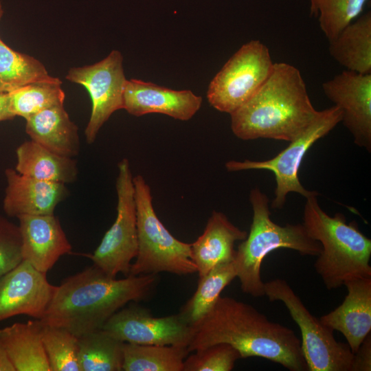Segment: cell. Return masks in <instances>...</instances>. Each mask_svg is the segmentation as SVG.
<instances>
[{"instance_id":"cell-1","label":"cell","mask_w":371,"mask_h":371,"mask_svg":"<svg viewBox=\"0 0 371 371\" xmlns=\"http://www.w3.org/2000/svg\"><path fill=\"white\" fill-rule=\"evenodd\" d=\"M218 343L232 346L241 358L261 357L290 371L307 370L301 341L292 329L270 321L251 305L228 296H220L192 328L188 351Z\"/></svg>"},{"instance_id":"cell-2","label":"cell","mask_w":371,"mask_h":371,"mask_svg":"<svg viewBox=\"0 0 371 371\" xmlns=\"http://www.w3.org/2000/svg\"><path fill=\"white\" fill-rule=\"evenodd\" d=\"M157 282L156 274L116 279L93 265L64 279L57 286L43 324L63 328L78 337L100 330L128 302L147 299Z\"/></svg>"},{"instance_id":"cell-3","label":"cell","mask_w":371,"mask_h":371,"mask_svg":"<svg viewBox=\"0 0 371 371\" xmlns=\"http://www.w3.org/2000/svg\"><path fill=\"white\" fill-rule=\"evenodd\" d=\"M317 111L297 68L276 63L267 80L245 104L230 114L239 139L291 142L311 124Z\"/></svg>"},{"instance_id":"cell-4","label":"cell","mask_w":371,"mask_h":371,"mask_svg":"<svg viewBox=\"0 0 371 371\" xmlns=\"http://www.w3.org/2000/svg\"><path fill=\"white\" fill-rule=\"evenodd\" d=\"M317 195L306 198L303 225L322 246L314 267L325 286L331 290L352 278H371V240L355 221L347 223L343 214L329 216L320 207Z\"/></svg>"},{"instance_id":"cell-5","label":"cell","mask_w":371,"mask_h":371,"mask_svg":"<svg viewBox=\"0 0 371 371\" xmlns=\"http://www.w3.org/2000/svg\"><path fill=\"white\" fill-rule=\"evenodd\" d=\"M253 217L247 238L239 244L234 259L236 278L243 293L258 297L265 295L260 269L265 258L278 249H289L302 256H317L320 243L307 233L303 223L284 226L271 218L269 199L258 188L251 190Z\"/></svg>"},{"instance_id":"cell-6","label":"cell","mask_w":371,"mask_h":371,"mask_svg":"<svg viewBox=\"0 0 371 371\" xmlns=\"http://www.w3.org/2000/svg\"><path fill=\"white\" fill-rule=\"evenodd\" d=\"M138 251L128 276L168 272L186 276L197 271L191 243L177 239L157 216L150 188L143 176L133 177Z\"/></svg>"},{"instance_id":"cell-7","label":"cell","mask_w":371,"mask_h":371,"mask_svg":"<svg viewBox=\"0 0 371 371\" xmlns=\"http://www.w3.org/2000/svg\"><path fill=\"white\" fill-rule=\"evenodd\" d=\"M264 290L271 302L280 301L285 305L299 326L308 371H350L354 353L348 344L336 340L333 331L310 313L285 280L266 282Z\"/></svg>"},{"instance_id":"cell-8","label":"cell","mask_w":371,"mask_h":371,"mask_svg":"<svg viewBox=\"0 0 371 371\" xmlns=\"http://www.w3.org/2000/svg\"><path fill=\"white\" fill-rule=\"evenodd\" d=\"M342 113L335 105L318 113L311 124L289 145L274 157L264 161L231 160L225 164L228 171L266 170L273 172L276 180L274 198L271 207L281 209L290 192L305 198L318 194L305 189L300 181L298 172L303 159L311 147L341 122Z\"/></svg>"},{"instance_id":"cell-9","label":"cell","mask_w":371,"mask_h":371,"mask_svg":"<svg viewBox=\"0 0 371 371\" xmlns=\"http://www.w3.org/2000/svg\"><path fill=\"white\" fill-rule=\"evenodd\" d=\"M269 49L258 40L242 45L209 84L207 99L218 111L229 115L249 100L273 69Z\"/></svg>"},{"instance_id":"cell-10","label":"cell","mask_w":371,"mask_h":371,"mask_svg":"<svg viewBox=\"0 0 371 371\" xmlns=\"http://www.w3.org/2000/svg\"><path fill=\"white\" fill-rule=\"evenodd\" d=\"M117 168V216L90 256L94 266L112 277L119 273L128 276L131 261L138 251L135 190L129 161L122 159Z\"/></svg>"},{"instance_id":"cell-11","label":"cell","mask_w":371,"mask_h":371,"mask_svg":"<svg viewBox=\"0 0 371 371\" xmlns=\"http://www.w3.org/2000/svg\"><path fill=\"white\" fill-rule=\"evenodd\" d=\"M120 52L113 50L106 58L93 65L71 68L66 79L82 85L89 93L92 108L85 135L92 144L103 124L116 111L123 109L126 82Z\"/></svg>"},{"instance_id":"cell-12","label":"cell","mask_w":371,"mask_h":371,"mask_svg":"<svg viewBox=\"0 0 371 371\" xmlns=\"http://www.w3.org/2000/svg\"><path fill=\"white\" fill-rule=\"evenodd\" d=\"M123 342L187 347L192 328L178 314L155 317L142 306L131 305L113 314L102 328Z\"/></svg>"},{"instance_id":"cell-13","label":"cell","mask_w":371,"mask_h":371,"mask_svg":"<svg viewBox=\"0 0 371 371\" xmlns=\"http://www.w3.org/2000/svg\"><path fill=\"white\" fill-rule=\"evenodd\" d=\"M326 97L341 111L343 122L355 143L371 150V74L345 70L324 82Z\"/></svg>"},{"instance_id":"cell-14","label":"cell","mask_w":371,"mask_h":371,"mask_svg":"<svg viewBox=\"0 0 371 371\" xmlns=\"http://www.w3.org/2000/svg\"><path fill=\"white\" fill-rule=\"evenodd\" d=\"M46 275L22 260L0 278V322L19 315L43 317L57 287Z\"/></svg>"},{"instance_id":"cell-15","label":"cell","mask_w":371,"mask_h":371,"mask_svg":"<svg viewBox=\"0 0 371 371\" xmlns=\"http://www.w3.org/2000/svg\"><path fill=\"white\" fill-rule=\"evenodd\" d=\"M202 102L190 90H174L138 79L127 80L123 94V109L136 117L161 113L187 121L200 109Z\"/></svg>"},{"instance_id":"cell-16","label":"cell","mask_w":371,"mask_h":371,"mask_svg":"<svg viewBox=\"0 0 371 371\" xmlns=\"http://www.w3.org/2000/svg\"><path fill=\"white\" fill-rule=\"evenodd\" d=\"M16 218L23 260L37 270L47 273L62 256L71 252V245L54 214L21 215Z\"/></svg>"},{"instance_id":"cell-17","label":"cell","mask_w":371,"mask_h":371,"mask_svg":"<svg viewBox=\"0 0 371 371\" xmlns=\"http://www.w3.org/2000/svg\"><path fill=\"white\" fill-rule=\"evenodd\" d=\"M5 176L3 209L11 217L54 214L56 205L68 195L65 183L34 179L10 168L5 169Z\"/></svg>"},{"instance_id":"cell-18","label":"cell","mask_w":371,"mask_h":371,"mask_svg":"<svg viewBox=\"0 0 371 371\" xmlns=\"http://www.w3.org/2000/svg\"><path fill=\"white\" fill-rule=\"evenodd\" d=\"M348 293L335 309L319 320L326 327L340 332L355 353L371 331V278L346 281Z\"/></svg>"},{"instance_id":"cell-19","label":"cell","mask_w":371,"mask_h":371,"mask_svg":"<svg viewBox=\"0 0 371 371\" xmlns=\"http://www.w3.org/2000/svg\"><path fill=\"white\" fill-rule=\"evenodd\" d=\"M247 234L223 213L213 211L203 234L191 243L192 259L199 278L219 265L234 261V243L244 240Z\"/></svg>"},{"instance_id":"cell-20","label":"cell","mask_w":371,"mask_h":371,"mask_svg":"<svg viewBox=\"0 0 371 371\" xmlns=\"http://www.w3.org/2000/svg\"><path fill=\"white\" fill-rule=\"evenodd\" d=\"M25 120V132L31 140L63 156L74 157L79 153L78 127L63 104L45 109Z\"/></svg>"},{"instance_id":"cell-21","label":"cell","mask_w":371,"mask_h":371,"mask_svg":"<svg viewBox=\"0 0 371 371\" xmlns=\"http://www.w3.org/2000/svg\"><path fill=\"white\" fill-rule=\"evenodd\" d=\"M39 319L14 323L0 329L3 344L16 371H50Z\"/></svg>"},{"instance_id":"cell-22","label":"cell","mask_w":371,"mask_h":371,"mask_svg":"<svg viewBox=\"0 0 371 371\" xmlns=\"http://www.w3.org/2000/svg\"><path fill=\"white\" fill-rule=\"evenodd\" d=\"M15 170L22 175L47 181L68 183L78 177L76 161L56 154L30 140L16 150Z\"/></svg>"},{"instance_id":"cell-23","label":"cell","mask_w":371,"mask_h":371,"mask_svg":"<svg viewBox=\"0 0 371 371\" xmlns=\"http://www.w3.org/2000/svg\"><path fill=\"white\" fill-rule=\"evenodd\" d=\"M330 55L347 70L371 74V12L361 16L328 41Z\"/></svg>"},{"instance_id":"cell-24","label":"cell","mask_w":371,"mask_h":371,"mask_svg":"<svg viewBox=\"0 0 371 371\" xmlns=\"http://www.w3.org/2000/svg\"><path fill=\"white\" fill-rule=\"evenodd\" d=\"M234 261L219 265L199 278L196 291L181 306L179 315L192 328L208 313L223 290L236 278Z\"/></svg>"},{"instance_id":"cell-25","label":"cell","mask_w":371,"mask_h":371,"mask_svg":"<svg viewBox=\"0 0 371 371\" xmlns=\"http://www.w3.org/2000/svg\"><path fill=\"white\" fill-rule=\"evenodd\" d=\"M187 347L124 342L122 370L183 371Z\"/></svg>"},{"instance_id":"cell-26","label":"cell","mask_w":371,"mask_h":371,"mask_svg":"<svg viewBox=\"0 0 371 371\" xmlns=\"http://www.w3.org/2000/svg\"><path fill=\"white\" fill-rule=\"evenodd\" d=\"M35 82L62 83L38 60L11 49L0 38V93H10Z\"/></svg>"},{"instance_id":"cell-27","label":"cell","mask_w":371,"mask_h":371,"mask_svg":"<svg viewBox=\"0 0 371 371\" xmlns=\"http://www.w3.org/2000/svg\"><path fill=\"white\" fill-rule=\"evenodd\" d=\"M124 342L102 328L78 337L80 371H121Z\"/></svg>"},{"instance_id":"cell-28","label":"cell","mask_w":371,"mask_h":371,"mask_svg":"<svg viewBox=\"0 0 371 371\" xmlns=\"http://www.w3.org/2000/svg\"><path fill=\"white\" fill-rule=\"evenodd\" d=\"M62 83L35 82L8 93L10 109L14 115L25 120L51 106L64 104Z\"/></svg>"},{"instance_id":"cell-29","label":"cell","mask_w":371,"mask_h":371,"mask_svg":"<svg viewBox=\"0 0 371 371\" xmlns=\"http://www.w3.org/2000/svg\"><path fill=\"white\" fill-rule=\"evenodd\" d=\"M311 15L318 16L320 29L328 41L357 18L368 0H309Z\"/></svg>"},{"instance_id":"cell-30","label":"cell","mask_w":371,"mask_h":371,"mask_svg":"<svg viewBox=\"0 0 371 371\" xmlns=\"http://www.w3.org/2000/svg\"><path fill=\"white\" fill-rule=\"evenodd\" d=\"M42 341L50 371H80L78 337L63 328L43 324Z\"/></svg>"},{"instance_id":"cell-31","label":"cell","mask_w":371,"mask_h":371,"mask_svg":"<svg viewBox=\"0 0 371 371\" xmlns=\"http://www.w3.org/2000/svg\"><path fill=\"white\" fill-rule=\"evenodd\" d=\"M186 358L183 371H230L241 359L239 352L226 343H218L194 351Z\"/></svg>"},{"instance_id":"cell-32","label":"cell","mask_w":371,"mask_h":371,"mask_svg":"<svg viewBox=\"0 0 371 371\" xmlns=\"http://www.w3.org/2000/svg\"><path fill=\"white\" fill-rule=\"evenodd\" d=\"M19 225L0 214V278L22 260Z\"/></svg>"},{"instance_id":"cell-33","label":"cell","mask_w":371,"mask_h":371,"mask_svg":"<svg viewBox=\"0 0 371 371\" xmlns=\"http://www.w3.org/2000/svg\"><path fill=\"white\" fill-rule=\"evenodd\" d=\"M371 370V335L364 339L358 350L354 353L350 371Z\"/></svg>"},{"instance_id":"cell-34","label":"cell","mask_w":371,"mask_h":371,"mask_svg":"<svg viewBox=\"0 0 371 371\" xmlns=\"http://www.w3.org/2000/svg\"><path fill=\"white\" fill-rule=\"evenodd\" d=\"M14 117L10 109L8 93H0V122L12 120Z\"/></svg>"},{"instance_id":"cell-35","label":"cell","mask_w":371,"mask_h":371,"mask_svg":"<svg viewBox=\"0 0 371 371\" xmlns=\"http://www.w3.org/2000/svg\"><path fill=\"white\" fill-rule=\"evenodd\" d=\"M0 371H16L3 344L0 340Z\"/></svg>"},{"instance_id":"cell-36","label":"cell","mask_w":371,"mask_h":371,"mask_svg":"<svg viewBox=\"0 0 371 371\" xmlns=\"http://www.w3.org/2000/svg\"><path fill=\"white\" fill-rule=\"evenodd\" d=\"M3 14V10L2 4H1V1H0V20H1Z\"/></svg>"}]
</instances>
